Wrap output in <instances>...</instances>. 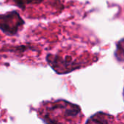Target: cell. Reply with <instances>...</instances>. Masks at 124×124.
<instances>
[{"label": "cell", "mask_w": 124, "mask_h": 124, "mask_svg": "<svg viewBox=\"0 0 124 124\" xmlns=\"http://www.w3.org/2000/svg\"><path fill=\"white\" fill-rule=\"evenodd\" d=\"M38 115L46 124H80L83 119L80 108L64 100L42 102Z\"/></svg>", "instance_id": "cell-1"}, {"label": "cell", "mask_w": 124, "mask_h": 124, "mask_svg": "<svg viewBox=\"0 0 124 124\" xmlns=\"http://www.w3.org/2000/svg\"><path fill=\"white\" fill-rule=\"evenodd\" d=\"M116 59L119 61H124V39H121L116 44V50L115 52Z\"/></svg>", "instance_id": "cell-6"}, {"label": "cell", "mask_w": 124, "mask_h": 124, "mask_svg": "<svg viewBox=\"0 0 124 124\" xmlns=\"http://www.w3.org/2000/svg\"><path fill=\"white\" fill-rule=\"evenodd\" d=\"M46 60L49 65L58 73H68L82 65L81 62L73 59L69 55L62 57L58 54H48Z\"/></svg>", "instance_id": "cell-3"}, {"label": "cell", "mask_w": 124, "mask_h": 124, "mask_svg": "<svg viewBox=\"0 0 124 124\" xmlns=\"http://www.w3.org/2000/svg\"><path fill=\"white\" fill-rule=\"evenodd\" d=\"M26 22L18 10L0 14V31L8 36H17Z\"/></svg>", "instance_id": "cell-2"}, {"label": "cell", "mask_w": 124, "mask_h": 124, "mask_svg": "<svg viewBox=\"0 0 124 124\" xmlns=\"http://www.w3.org/2000/svg\"><path fill=\"white\" fill-rule=\"evenodd\" d=\"M15 6L18 7L22 10L26 9V7L29 4H39L43 2L45 0H10Z\"/></svg>", "instance_id": "cell-5"}, {"label": "cell", "mask_w": 124, "mask_h": 124, "mask_svg": "<svg viewBox=\"0 0 124 124\" xmlns=\"http://www.w3.org/2000/svg\"><path fill=\"white\" fill-rule=\"evenodd\" d=\"M113 117L105 113H97L92 116L86 124H111Z\"/></svg>", "instance_id": "cell-4"}]
</instances>
